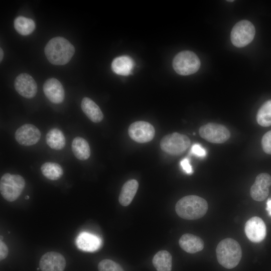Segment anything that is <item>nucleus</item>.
I'll use <instances>...</instances> for the list:
<instances>
[{
  "mask_svg": "<svg viewBox=\"0 0 271 271\" xmlns=\"http://www.w3.org/2000/svg\"><path fill=\"white\" fill-rule=\"evenodd\" d=\"M98 269L99 271H124L119 264L109 259L100 261L98 265Z\"/></svg>",
  "mask_w": 271,
  "mask_h": 271,
  "instance_id": "bb28decb",
  "label": "nucleus"
},
{
  "mask_svg": "<svg viewBox=\"0 0 271 271\" xmlns=\"http://www.w3.org/2000/svg\"><path fill=\"white\" fill-rule=\"evenodd\" d=\"M152 262L157 271H171L172 256L166 250L158 251L154 255Z\"/></svg>",
  "mask_w": 271,
  "mask_h": 271,
  "instance_id": "5701e85b",
  "label": "nucleus"
},
{
  "mask_svg": "<svg viewBox=\"0 0 271 271\" xmlns=\"http://www.w3.org/2000/svg\"><path fill=\"white\" fill-rule=\"evenodd\" d=\"M139 187L138 182L131 179L126 182L123 185L119 196V202L123 206L130 204L133 199Z\"/></svg>",
  "mask_w": 271,
  "mask_h": 271,
  "instance_id": "aec40b11",
  "label": "nucleus"
},
{
  "mask_svg": "<svg viewBox=\"0 0 271 271\" xmlns=\"http://www.w3.org/2000/svg\"><path fill=\"white\" fill-rule=\"evenodd\" d=\"M128 133L134 141L139 143H145L153 139L155 130L150 123L144 121H138L129 125Z\"/></svg>",
  "mask_w": 271,
  "mask_h": 271,
  "instance_id": "1a4fd4ad",
  "label": "nucleus"
},
{
  "mask_svg": "<svg viewBox=\"0 0 271 271\" xmlns=\"http://www.w3.org/2000/svg\"><path fill=\"white\" fill-rule=\"evenodd\" d=\"M43 91L47 98L53 103H60L64 99L65 92L63 86L56 78L47 79L43 85Z\"/></svg>",
  "mask_w": 271,
  "mask_h": 271,
  "instance_id": "2eb2a0df",
  "label": "nucleus"
},
{
  "mask_svg": "<svg viewBox=\"0 0 271 271\" xmlns=\"http://www.w3.org/2000/svg\"><path fill=\"white\" fill-rule=\"evenodd\" d=\"M15 137L20 145L29 146L37 143L41 138V132L35 125L25 124L16 131Z\"/></svg>",
  "mask_w": 271,
  "mask_h": 271,
  "instance_id": "9b49d317",
  "label": "nucleus"
},
{
  "mask_svg": "<svg viewBox=\"0 0 271 271\" xmlns=\"http://www.w3.org/2000/svg\"><path fill=\"white\" fill-rule=\"evenodd\" d=\"M81 106L83 112L92 122L97 123L103 119V114L101 109L90 98L84 97Z\"/></svg>",
  "mask_w": 271,
  "mask_h": 271,
  "instance_id": "6ab92c4d",
  "label": "nucleus"
},
{
  "mask_svg": "<svg viewBox=\"0 0 271 271\" xmlns=\"http://www.w3.org/2000/svg\"><path fill=\"white\" fill-rule=\"evenodd\" d=\"M134 65V61L131 57L123 55L113 59L111 63V69L116 74L128 76L131 74Z\"/></svg>",
  "mask_w": 271,
  "mask_h": 271,
  "instance_id": "a211bd4d",
  "label": "nucleus"
},
{
  "mask_svg": "<svg viewBox=\"0 0 271 271\" xmlns=\"http://www.w3.org/2000/svg\"><path fill=\"white\" fill-rule=\"evenodd\" d=\"M9 253V250L7 245L2 241H0V259H5Z\"/></svg>",
  "mask_w": 271,
  "mask_h": 271,
  "instance_id": "7c9ffc66",
  "label": "nucleus"
},
{
  "mask_svg": "<svg viewBox=\"0 0 271 271\" xmlns=\"http://www.w3.org/2000/svg\"><path fill=\"white\" fill-rule=\"evenodd\" d=\"M29 198V196H26V197H25V199H28Z\"/></svg>",
  "mask_w": 271,
  "mask_h": 271,
  "instance_id": "72a5a7b5",
  "label": "nucleus"
},
{
  "mask_svg": "<svg viewBox=\"0 0 271 271\" xmlns=\"http://www.w3.org/2000/svg\"><path fill=\"white\" fill-rule=\"evenodd\" d=\"M46 141L51 148L55 150H62L66 144L65 137L63 133L57 128H52L47 132Z\"/></svg>",
  "mask_w": 271,
  "mask_h": 271,
  "instance_id": "4be33fe9",
  "label": "nucleus"
},
{
  "mask_svg": "<svg viewBox=\"0 0 271 271\" xmlns=\"http://www.w3.org/2000/svg\"><path fill=\"white\" fill-rule=\"evenodd\" d=\"M199 132L203 139L214 144L223 143L230 136V133L226 126L215 123H208L201 126Z\"/></svg>",
  "mask_w": 271,
  "mask_h": 271,
  "instance_id": "6e6552de",
  "label": "nucleus"
},
{
  "mask_svg": "<svg viewBox=\"0 0 271 271\" xmlns=\"http://www.w3.org/2000/svg\"><path fill=\"white\" fill-rule=\"evenodd\" d=\"M72 150L75 157L82 161L88 159L90 156V149L88 142L79 137L74 138L72 143Z\"/></svg>",
  "mask_w": 271,
  "mask_h": 271,
  "instance_id": "412c9836",
  "label": "nucleus"
},
{
  "mask_svg": "<svg viewBox=\"0 0 271 271\" xmlns=\"http://www.w3.org/2000/svg\"><path fill=\"white\" fill-rule=\"evenodd\" d=\"M256 120L262 126L271 125V100L265 102L259 108L257 113Z\"/></svg>",
  "mask_w": 271,
  "mask_h": 271,
  "instance_id": "a878e982",
  "label": "nucleus"
},
{
  "mask_svg": "<svg viewBox=\"0 0 271 271\" xmlns=\"http://www.w3.org/2000/svg\"><path fill=\"white\" fill-rule=\"evenodd\" d=\"M245 233L249 240L253 242L262 241L266 236V226L261 218L254 216L245 223Z\"/></svg>",
  "mask_w": 271,
  "mask_h": 271,
  "instance_id": "9d476101",
  "label": "nucleus"
},
{
  "mask_svg": "<svg viewBox=\"0 0 271 271\" xmlns=\"http://www.w3.org/2000/svg\"><path fill=\"white\" fill-rule=\"evenodd\" d=\"M216 252L219 264L228 269L237 266L242 256L240 245L236 240L231 238L220 241L217 246Z\"/></svg>",
  "mask_w": 271,
  "mask_h": 271,
  "instance_id": "7ed1b4c3",
  "label": "nucleus"
},
{
  "mask_svg": "<svg viewBox=\"0 0 271 271\" xmlns=\"http://www.w3.org/2000/svg\"><path fill=\"white\" fill-rule=\"evenodd\" d=\"M191 141L186 135L173 132L164 136L160 142L163 151L171 155H180L190 147Z\"/></svg>",
  "mask_w": 271,
  "mask_h": 271,
  "instance_id": "423d86ee",
  "label": "nucleus"
},
{
  "mask_svg": "<svg viewBox=\"0 0 271 271\" xmlns=\"http://www.w3.org/2000/svg\"><path fill=\"white\" fill-rule=\"evenodd\" d=\"M66 266L64 257L60 253L50 251L42 255L39 261L42 271H64Z\"/></svg>",
  "mask_w": 271,
  "mask_h": 271,
  "instance_id": "ddd939ff",
  "label": "nucleus"
},
{
  "mask_svg": "<svg viewBox=\"0 0 271 271\" xmlns=\"http://www.w3.org/2000/svg\"><path fill=\"white\" fill-rule=\"evenodd\" d=\"M25 186V181L21 175L6 173L1 178V194L9 202L17 200L22 194Z\"/></svg>",
  "mask_w": 271,
  "mask_h": 271,
  "instance_id": "20e7f679",
  "label": "nucleus"
},
{
  "mask_svg": "<svg viewBox=\"0 0 271 271\" xmlns=\"http://www.w3.org/2000/svg\"><path fill=\"white\" fill-rule=\"evenodd\" d=\"M261 146L265 153L271 155V130L266 132L262 137Z\"/></svg>",
  "mask_w": 271,
  "mask_h": 271,
  "instance_id": "cd10ccee",
  "label": "nucleus"
},
{
  "mask_svg": "<svg viewBox=\"0 0 271 271\" xmlns=\"http://www.w3.org/2000/svg\"><path fill=\"white\" fill-rule=\"evenodd\" d=\"M228 2H233V1H228Z\"/></svg>",
  "mask_w": 271,
  "mask_h": 271,
  "instance_id": "f704fd0d",
  "label": "nucleus"
},
{
  "mask_svg": "<svg viewBox=\"0 0 271 271\" xmlns=\"http://www.w3.org/2000/svg\"><path fill=\"white\" fill-rule=\"evenodd\" d=\"M180 165L183 170L188 174H191L193 173V169L188 159L185 158L180 162Z\"/></svg>",
  "mask_w": 271,
  "mask_h": 271,
  "instance_id": "c756f323",
  "label": "nucleus"
},
{
  "mask_svg": "<svg viewBox=\"0 0 271 271\" xmlns=\"http://www.w3.org/2000/svg\"><path fill=\"white\" fill-rule=\"evenodd\" d=\"M41 170L43 175L51 180H58L63 174L62 168L56 163H45L42 165Z\"/></svg>",
  "mask_w": 271,
  "mask_h": 271,
  "instance_id": "393cba45",
  "label": "nucleus"
},
{
  "mask_svg": "<svg viewBox=\"0 0 271 271\" xmlns=\"http://www.w3.org/2000/svg\"><path fill=\"white\" fill-rule=\"evenodd\" d=\"M208 203L202 197L188 195L176 203L175 210L178 215L186 220H196L204 216L208 210Z\"/></svg>",
  "mask_w": 271,
  "mask_h": 271,
  "instance_id": "f03ea898",
  "label": "nucleus"
},
{
  "mask_svg": "<svg viewBox=\"0 0 271 271\" xmlns=\"http://www.w3.org/2000/svg\"><path fill=\"white\" fill-rule=\"evenodd\" d=\"M3 57H4V52H3V49L1 48V49H0V61H1V62L3 60Z\"/></svg>",
  "mask_w": 271,
  "mask_h": 271,
  "instance_id": "473e14b6",
  "label": "nucleus"
},
{
  "mask_svg": "<svg viewBox=\"0 0 271 271\" xmlns=\"http://www.w3.org/2000/svg\"><path fill=\"white\" fill-rule=\"evenodd\" d=\"M255 33V28L250 22L247 20L240 21L234 26L231 30V42L237 47H243L253 40Z\"/></svg>",
  "mask_w": 271,
  "mask_h": 271,
  "instance_id": "0eeeda50",
  "label": "nucleus"
},
{
  "mask_svg": "<svg viewBox=\"0 0 271 271\" xmlns=\"http://www.w3.org/2000/svg\"><path fill=\"white\" fill-rule=\"evenodd\" d=\"M76 243L79 249L92 252L98 249L101 245V239L97 236L83 232L79 234Z\"/></svg>",
  "mask_w": 271,
  "mask_h": 271,
  "instance_id": "dca6fc26",
  "label": "nucleus"
},
{
  "mask_svg": "<svg viewBox=\"0 0 271 271\" xmlns=\"http://www.w3.org/2000/svg\"><path fill=\"white\" fill-rule=\"evenodd\" d=\"M266 210L267 211L268 214L271 216V198L268 199L266 202Z\"/></svg>",
  "mask_w": 271,
  "mask_h": 271,
  "instance_id": "2f4dec72",
  "label": "nucleus"
},
{
  "mask_svg": "<svg viewBox=\"0 0 271 271\" xmlns=\"http://www.w3.org/2000/svg\"><path fill=\"white\" fill-rule=\"evenodd\" d=\"M173 67L179 75H189L195 73L200 67V61L194 52L183 51L178 53L173 60Z\"/></svg>",
  "mask_w": 271,
  "mask_h": 271,
  "instance_id": "39448f33",
  "label": "nucleus"
},
{
  "mask_svg": "<svg viewBox=\"0 0 271 271\" xmlns=\"http://www.w3.org/2000/svg\"><path fill=\"white\" fill-rule=\"evenodd\" d=\"M180 246L188 253H194L202 250L204 246L203 240L190 233L183 234L179 240Z\"/></svg>",
  "mask_w": 271,
  "mask_h": 271,
  "instance_id": "f3484780",
  "label": "nucleus"
},
{
  "mask_svg": "<svg viewBox=\"0 0 271 271\" xmlns=\"http://www.w3.org/2000/svg\"><path fill=\"white\" fill-rule=\"evenodd\" d=\"M192 154L198 157H204L206 155V151L200 144H194L191 149Z\"/></svg>",
  "mask_w": 271,
  "mask_h": 271,
  "instance_id": "c85d7f7f",
  "label": "nucleus"
},
{
  "mask_svg": "<svg viewBox=\"0 0 271 271\" xmlns=\"http://www.w3.org/2000/svg\"><path fill=\"white\" fill-rule=\"evenodd\" d=\"M14 86L19 94L27 98L34 97L37 92L36 81L27 73L19 75L15 80Z\"/></svg>",
  "mask_w": 271,
  "mask_h": 271,
  "instance_id": "f8f14e48",
  "label": "nucleus"
},
{
  "mask_svg": "<svg viewBox=\"0 0 271 271\" xmlns=\"http://www.w3.org/2000/svg\"><path fill=\"white\" fill-rule=\"evenodd\" d=\"M75 52L73 45L67 39L61 37L51 39L45 48V55L48 61L56 65L67 63Z\"/></svg>",
  "mask_w": 271,
  "mask_h": 271,
  "instance_id": "f257e3e1",
  "label": "nucleus"
},
{
  "mask_svg": "<svg viewBox=\"0 0 271 271\" xmlns=\"http://www.w3.org/2000/svg\"><path fill=\"white\" fill-rule=\"evenodd\" d=\"M271 185V176L267 173H261L257 176L250 190L252 198L257 201L265 199L269 193Z\"/></svg>",
  "mask_w": 271,
  "mask_h": 271,
  "instance_id": "4468645a",
  "label": "nucleus"
},
{
  "mask_svg": "<svg viewBox=\"0 0 271 271\" xmlns=\"http://www.w3.org/2000/svg\"><path fill=\"white\" fill-rule=\"evenodd\" d=\"M14 25L17 32L24 36L31 34L35 29L34 21L23 16L17 17L14 21Z\"/></svg>",
  "mask_w": 271,
  "mask_h": 271,
  "instance_id": "b1692460",
  "label": "nucleus"
}]
</instances>
